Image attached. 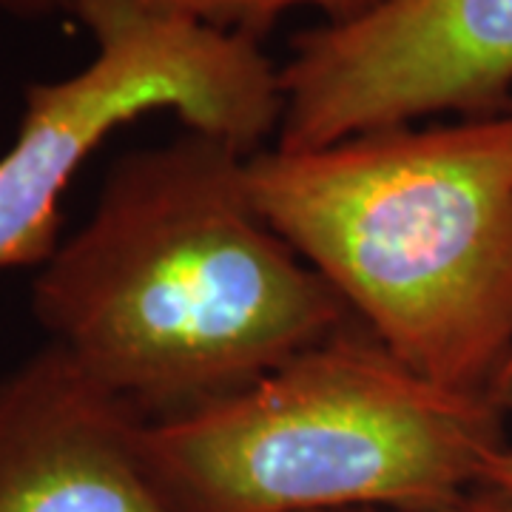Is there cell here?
Here are the masks:
<instances>
[{
    "mask_svg": "<svg viewBox=\"0 0 512 512\" xmlns=\"http://www.w3.org/2000/svg\"><path fill=\"white\" fill-rule=\"evenodd\" d=\"M49 345L143 419L225 399L356 316L256 208L248 154L185 131L131 151L40 268Z\"/></svg>",
    "mask_w": 512,
    "mask_h": 512,
    "instance_id": "obj_1",
    "label": "cell"
},
{
    "mask_svg": "<svg viewBox=\"0 0 512 512\" xmlns=\"http://www.w3.org/2000/svg\"><path fill=\"white\" fill-rule=\"evenodd\" d=\"M248 185L393 356L450 390L493 393L512 353V111L259 148Z\"/></svg>",
    "mask_w": 512,
    "mask_h": 512,
    "instance_id": "obj_2",
    "label": "cell"
},
{
    "mask_svg": "<svg viewBox=\"0 0 512 512\" xmlns=\"http://www.w3.org/2000/svg\"><path fill=\"white\" fill-rule=\"evenodd\" d=\"M504 407L345 325L237 393L143 424L180 512H444L484 484Z\"/></svg>",
    "mask_w": 512,
    "mask_h": 512,
    "instance_id": "obj_3",
    "label": "cell"
},
{
    "mask_svg": "<svg viewBox=\"0 0 512 512\" xmlns=\"http://www.w3.org/2000/svg\"><path fill=\"white\" fill-rule=\"evenodd\" d=\"M74 15L97 55L23 94L15 143L0 157V271L55 254L60 197L114 128L168 109L191 131L254 154L282 123L279 69L254 37L134 0H86Z\"/></svg>",
    "mask_w": 512,
    "mask_h": 512,
    "instance_id": "obj_4",
    "label": "cell"
},
{
    "mask_svg": "<svg viewBox=\"0 0 512 512\" xmlns=\"http://www.w3.org/2000/svg\"><path fill=\"white\" fill-rule=\"evenodd\" d=\"M276 148H319L430 114H495L512 89V0H390L293 37Z\"/></svg>",
    "mask_w": 512,
    "mask_h": 512,
    "instance_id": "obj_5",
    "label": "cell"
},
{
    "mask_svg": "<svg viewBox=\"0 0 512 512\" xmlns=\"http://www.w3.org/2000/svg\"><path fill=\"white\" fill-rule=\"evenodd\" d=\"M148 419L55 345L0 382V512H180L148 470Z\"/></svg>",
    "mask_w": 512,
    "mask_h": 512,
    "instance_id": "obj_6",
    "label": "cell"
},
{
    "mask_svg": "<svg viewBox=\"0 0 512 512\" xmlns=\"http://www.w3.org/2000/svg\"><path fill=\"white\" fill-rule=\"evenodd\" d=\"M134 3L171 12V15H183L220 32L262 40L271 32L276 20L296 9H313L325 18V23L336 26V23L365 18L390 0H134Z\"/></svg>",
    "mask_w": 512,
    "mask_h": 512,
    "instance_id": "obj_7",
    "label": "cell"
},
{
    "mask_svg": "<svg viewBox=\"0 0 512 512\" xmlns=\"http://www.w3.org/2000/svg\"><path fill=\"white\" fill-rule=\"evenodd\" d=\"M484 487L493 493L504 495L512 504V447H498L484 470Z\"/></svg>",
    "mask_w": 512,
    "mask_h": 512,
    "instance_id": "obj_8",
    "label": "cell"
},
{
    "mask_svg": "<svg viewBox=\"0 0 512 512\" xmlns=\"http://www.w3.org/2000/svg\"><path fill=\"white\" fill-rule=\"evenodd\" d=\"M0 9L15 18H43L55 9H63V0H0Z\"/></svg>",
    "mask_w": 512,
    "mask_h": 512,
    "instance_id": "obj_9",
    "label": "cell"
},
{
    "mask_svg": "<svg viewBox=\"0 0 512 512\" xmlns=\"http://www.w3.org/2000/svg\"><path fill=\"white\" fill-rule=\"evenodd\" d=\"M365 512H379V510H365ZM444 512H512V504L504 498V495L490 493L487 495H470L464 504H458L453 510H444Z\"/></svg>",
    "mask_w": 512,
    "mask_h": 512,
    "instance_id": "obj_10",
    "label": "cell"
},
{
    "mask_svg": "<svg viewBox=\"0 0 512 512\" xmlns=\"http://www.w3.org/2000/svg\"><path fill=\"white\" fill-rule=\"evenodd\" d=\"M493 402L501 404V407H507V404L512 402V353L510 359L504 362V367H501V373H498V379H495L493 384Z\"/></svg>",
    "mask_w": 512,
    "mask_h": 512,
    "instance_id": "obj_11",
    "label": "cell"
},
{
    "mask_svg": "<svg viewBox=\"0 0 512 512\" xmlns=\"http://www.w3.org/2000/svg\"><path fill=\"white\" fill-rule=\"evenodd\" d=\"M80 3H86V0H63V9H66V12H72V15H74V9H77Z\"/></svg>",
    "mask_w": 512,
    "mask_h": 512,
    "instance_id": "obj_12",
    "label": "cell"
}]
</instances>
